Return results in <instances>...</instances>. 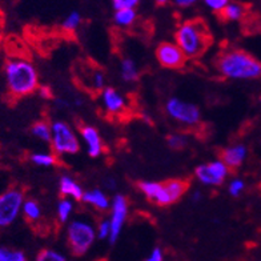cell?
<instances>
[{
    "label": "cell",
    "instance_id": "6",
    "mask_svg": "<svg viewBox=\"0 0 261 261\" xmlns=\"http://www.w3.org/2000/svg\"><path fill=\"white\" fill-rule=\"evenodd\" d=\"M51 145L58 155H75L80 151V141L75 130L63 120L51 124Z\"/></svg>",
    "mask_w": 261,
    "mask_h": 261
},
{
    "label": "cell",
    "instance_id": "1",
    "mask_svg": "<svg viewBox=\"0 0 261 261\" xmlns=\"http://www.w3.org/2000/svg\"><path fill=\"white\" fill-rule=\"evenodd\" d=\"M4 77L8 92L15 97L30 95L39 87L38 71L27 59H8L4 64Z\"/></svg>",
    "mask_w": 261,
    "mask_h": 261
},
{
    "label": "cell",
    "instance_id": "36",
    "mask_svg": "<svg viewBox=\"0 0 261 261\" xmlns=\"http://www.w3.org/2000/svg\"><path fill=\"white\" fill-rule=\"evenodd\" d=\"M260 103H261V96H260Z\"/></svg>",
    "mask_w": 261,
    "mask_h": 261
},
{
    "label": "cell",
    "instance_id": "9",
    "mask_svg": "<svg viewBox=\"0 0 261 261\" xmlns=\"http://www.w3.org/2000/svg\"><path fill=\"white\" fill-rule=\"evenodd\" d=\"M229 168L224 164L221 160H213V162L201 164L196 167L195 176L204 186H221L228 176Z\"/></svg>",
    "mask_w": 261,
    "mask_h": 261
},
{
    "label": "cell",
    "instance_id": "18",
    "mask_svg": "<svg viewBox=\"0 0 261 261\" xmlns=\"http://www.w3.org/2000/svg\"><path fill=\"white\" fill-rule=\"evenodd\" d=\"M136 10H119L115 11L114 21L119 27H130L136 21Z\"/></svg>",
    "mask_w": 261,
    "mask_h": 261
},
{
    "label": "cell",
    "instance_id": "24",
    "mask_svg": "<svg viewBox=\"0 0 261 261\" xmlns=\"http://www.w3.org/2000/svg\"><path fill=\"white\" fill-rule=\"evenodd\" d=\"M73 211V203L72 200L69 199H62L58 204V219L60 223H67L69 219V216L72 215Z\"/></svg>",
    "mask_w": 261,
    "mask_h": 261
},
{
    "label": "cell",
    "instance_id": "28",
    "mask_svg": "<svg viewBox=\"0 0 261 261\" xmlns=\"http://www.w3.org/2000/svg\"><path fill=\"white\" fill-rule=\"evenodd\" d=\"M111 234V225L110 220L108 219H104L99 223L96 228V236L99 237L100 240H106V239H110Z\"/></svg>",
    "mask_w": 261,
    "mask_h": 261
},
{
    "label": "cell",
    "instance_id": "31",
    "mask_svg": "<svg viewBox=\"0 0 261 261\" xmlns=\"http://www.w3.org/2000/svg\"><path fill=\"white\" fill-rule=\"evenodd\" d=\"M204 3H205L206 7L211 8L215 12H221L228 4V2L227 0H205Z\"/></svg>",
    "mask_w": 261,
    "mask_h": 261
},
{
    "label": "cell",
    "instance_id": "23",
    "mask_svg": "<svg viewBox=\"0 0 261 261\" xmlns=\"http://www.w3.org/2000/svg\"><path fill=\"white\" fill-rule=\"evenodd\" d=\"M0 261H27V256L19 249L0 247Z\"/></svg>",
    "mask_w": 261,
    "mask_h": 261
},
{
    "label": "cell",
    "instance_id": "3",
    "mask_svg": "<svg viewBox=\"0 0 261 261\" xmlns=\"http://www.w3.org/2000/svg\"><path fill=\"white\" fill-rule=\"evenodd\" d=\"M211 38L206 27L199 20H189L179 25L175 32V44L186 58H197L210 44Z\"/></svg>",
    "mask_w": 261,
    "mask_h": 261
},
{
    "label": "cell",
    "instance_id": "5",
    "mask_svg": "<svg viewBox=\"0 0 261 261\" xmlns=\"http://www.w3.org/2000/svg\"><path fill=\"white\" fill-rule=\"evenodd\" d=\"M96 237V228L82 219L72 220L67 227V241L75 256H83L90 251Z\"/></svg>",
    "mask_w": 261,
    "mask_h": 261
},
{
    "label": "cell",
    "instance_id": "30",
    "mask_svg": "<svg viewBox=\"0 0 261 261\" xmlns=\"http://www.w3.org/2000/svg\"><path fill=\"white\" fill-rule=\"evenodd\" d=\"M245 188V182L243 181L241 179H234L229 182V187H228V191L232 196L237 197V196L240 195Z\"/></svg>",
    "mask_w": 261,
    "mask_h": 261
},
{
    "label": "cell",
    "instance_id": "29",
    "mask_svg": "<svg viewBox=\"0 0 261 261\" xmlns=\"http://www.w3.org/2000/svg\"><path fill=\"white\" fill-rule=\"evenodd\" d=\"M138 0H114L112 6H114L115 11L119 10H135L138 7Z\"/></svg>",
    "mask_w": 261,
    "mask_h": 261
},
{
    "label": "cell",
    "instance_id": "20",
    "mask_svg": "<svg viewBox=\"0 0 261 261\" xmlns=\"http://www.w3.org/2000/svg\"><path fill=\"white\" fill-rule=\"evenodd\" d=\"M220 14L223 16V19H225V20H240L243 15H244V8H243V6L237 3H228Z\"/></svg>",
    "mask_w": 261,
    "mask_h": 261
},
{
    "label": "cell",
    "instance_id": "34",
    "mask_svg": "<svg viewBox=\"0 0 261 261\" xmlns=\"http://www.w3.org/2000/svg\"><path fill=\"white\" fill-rule=\"evenodd\" d=\"M175 4L177 6V7L187 8V7H191V6H193V4H195V2H193V0H176Z\"/></svg>",
    "mask_w": 261,
    "mask_h": 261
},
{
    "label": "cell",
    "instance_id": "22",
    "mask_svg": "<svg viewBox=\"0 0 261 261\" xmlns=\"http://www.w3.org/2000/svg\"><path fill=\"white\" fill-rule=\"evenodd\" d=\"M30 159L35 165H39V167H52L56 164L55 155H52L49 152H34Z\"/></svg>",
    "mask_w": 261,
    "mask_h": 261
},
{
    "label": "cell",
    "instance_id": "12",
    "mask_svg": "<svg viewBox=\"0 0 261 261\" xmlns=\"http://www.w3.org/2000/svg\"><path fill=\"white\" fill-rule=\"evenodd\" d=\"M80 136L91 158H99L103 153V140L96 128L92 125H83L80 128Z\"/></svg>",
    "mask_w": 261,
    "mask_h": 261
},
{
    "label": "cell",
    "instance_id": "33",
    "mask_svg": "<svg viewBox=\"0 0 261 261\" xmlns=\"http://www.w3.org/2000/svg\"><path fill=\"white\" fill-rule=\"evenodd\" d=\"M144 261H164V252L162 251V248L156 247Z\"/></svg>",
    "mask_w": 261,
    "mask_h": 261
},
{
    "label": "cell",
    "instance_id": "21",
    "mask_svg": "<svg viewBox=\"0 0 261 261\" xmlns=\"http://www.w3.org/2000/svg\"><path fill=\"white\" fill-rule=\"evenodd\" d=\"M31 134L43 141H51V124L47 121H36L32 125Z\"/></svg>",
    "mask_w": 261,
    "mask_h": 261
},
{
    "label": "cell",
    "instance_id": "15",
    "mask_svg": "<svg viewBox=\"0 0 261 261\" xmlns=\"http://www.w3.org/2000/svg\"><path fill=\"white\" fill-rule=\"evenodd\" d=\"M59 191L63 196H65V199H73V200H82L84 191H83L82 186L79 182L72 179L71 176H62L60 181H59Z\"/></svg>",
    "mask_w": 261,
    "mask_h": 261
},
{
    "label": "cell",
    "instance_id": "19",
    "mask_svg": "<svg viewBox=\"0 0 261 261\" xmlns=\"http://www.w3.org/2000/svg\"><path fill=\"white\" fill-rule=\"evenodd\" d=\"M121 77L124 82H135L139 77V71L136 63L132 59H123L121 60Z\"/></svg>",
    "mask_w": 261,
    "mask_h": 261
},
{
    "label": "cell",
    "instance_id": "27",
    "mask_svg": "<svg viewBox=\"0 0 261 261\" xmlns=\"http://www.w3.org/2000/svg\"><path fill=\"white\" fill-rule=\"evenodd\" d=\"M167 143H168V145L172 148V149H181V148L186 147L187 139L184 138L182 135L173 134V135H169L168 139H167Z\"/></svg>",
    "mask_w": 261,
    "mask_h": 261
},
{
    "label": "cell",
    "instance_id": "14",
    "mask_svg": "<svg viewBox=\"0 0 261 261\" xmlns=\"http://www.w3.org/2000/svg\"><path fill=\"white\" fill-rule=\"evenodd\" d=\"M247 158V148L244 145L237 144L225 148L221 153V162L227 165L228 168H237L243 164Z\"/></svg>",
    "mask_w": 261,
    "mask_h": 261
},
{
    "label": "cell",
    "instance_id": "7",
    "mask_svg": "<svg viewBox=\"0 0 261 261\" xmlns=\"http://www.w3.org/2000/svg\"><path fill=\"white\" fill-rule=\"evenodd\" d=\"M24 200V193L17 188H10L0 193V229L16 221Z\"/></svg>",
    "mask_w": 261,
    "mask_h": 261
},
{
    "label": "cell",
    "instance_id": "4",
    "mask_svg": "<svg viewBox=\"0 0 261 261\" xmlns=\"http://www.w3.org/2000/svg\"><path fill=\"white\" fill-rule=\"evenodd\" d=\"M188 181L179 179L168 180L164 182L141 181L139 184V188L148 200L162 206L176 203L188 191Z\"/></svg>",
    "mask_w": 261,
    "mask_h": 261
},
{
    "label": "cell",
    "instance_id": "32",
    "mask_svg": "<svg viewBox=\"0 0 261 261\" xmlns=\"http://www.w3.org/2000/svg\"><path fill=\"white\" fill-rule=\"evenodd\" d=\"M92 84L95 90H103L104 88V75L100 71H96L92 76Z\"/></svg>",
    "mask_w": 261,
    "mask_h": 261
},
{
    "label": "cell",
    "instance_id": "35",
    "mask_svg": "<svg viewBox=\"0 0 261 261\" xmlns=\"http://www.w3.org/2000/svg\"><path fill=\"white\" fill-rule=\"evenodd\" d=\"M200 199V192L193 193V200H199Z\"/></svg>",
    "mask_w": 261,
    "mask_h": 261
},
{
    "label": "cell",
    "instance_id": "25",
    "mask_svg": "<svg viewBox=\"0 0 261 261\" xmlns=\"http://www.w3.org/2000/svg\"><path fill=\"white\" fill-rule=\"evenodd\" d=\"M36 261H67V257L62 252L55 251V249H43L36 256Z\"/></svg>",
    "mask_w": 261,
    "mask_h": 261
},
{
    "label": "cell",
    "instance_id": "16",
    "mask_svg": "<svg viewBox=\"0 0 261 261\" xmlns=\"http://www.w3.org/2000/svg\"><path fill=\"white\" fill-rule=\"evenodd\" d=\"M82 201H84L86 204H90V205H92L93 208H96L99 211L110 210L111 206L108 196L101 189H91V191L84 192Z\"/></svg>",
    "mask_w": 261,
    "mask_h": 261
},
{
    "label": "cell",
    "instance_id": "2",
    "mask_svg": "<svg viewBox=\"0 0 261 261\" xmlns=\"http://www.w3.org/2000/svg\"><path fill=\"white\" fill-rule=\"evenodd\" d=\"M217 71L228 79H257L261 76V62L240 49L221 54L216 63Z\"/></svg>",
    "mask_w": 261,
    "mask_h": 261
},
{
    "label": "cell",
    "instance_id": "8",
    "mask_svg": "<svg viewBox=\"0 0 261 261\" xmlns=\"http://www.w3.org/2000/svg\"><path fill=\"white\" fill-rule=\"evenodd\" d=\"M165 112L173 120L184 124L187 127H195L196 124H199L200 117H201L199 107L179 97L168 99V101L165 103Z\"/></svg>",
    "mask_w": 261,
    "mask_h": 261
},
{
    "label": "cell",
    "instance_id": "13",
    "mask_svg": "<svg viewBox=\"0 0 261 261\" xmlns=\"http://www.w3.org/2000/svg\"><path fill=\"white\" fill-rule=\"evenodd\" d=\"M101 103H103L107 112L112 115L121 114L124 108H125L124 96L112 87H108V88L103 90V92H101Z\"/></svg>",
    "mask_w": 261,
    "mask_h": 261
},
{
    "label": "cell",
    "instance_id": "10",
    "mask_svg": "<svg viewBox=\"0 0 261 261\" xmlns=\"http://www.w3.org/2000/svg\"><path fill=\"white\" fill-rule=\"evenodd\" d=\"M128 216V201L123 195H116L114 200L111 201V217L110 220L111 225V234H110V243L115 244L121 234L124 224L127 221Z\"/></svg>",
    "mask_w": 261,
    "mask_h": 261
},
{
    "label": "cell",
    "instance_id": "17",
    "mask_svg": "<svg viewBox=\"0 0 261 261\" xmlns=\"http://www.w3.org/2000/svg\"><path fill=\"white\" fill-rule=\"evenodd\" d=\"M21 213L24 215V217L28 221H38L41 217L40 204L36 200H24L23 206H21Z\"/></svg>",
    "mask_w": 261,
    "mask_h": 261
},
{
    "label": "cell",
    "instance_id": "26",
    "mask_svg": "<svg viewBox=\"0 0 261 261\" xmlns=\"http://www.w3.org/2000/svg\"><path fill=\"white\" fill-rule=\"evenodd\" d=\"M80 21H82V15L77 12V11H72L68 16L65 17L62 23V27L67 31H75L76 28L80 25Z\"/></svg>",
    "mask_w": 261,
    "mask_h": 261
},
{
    "label": "cell",
    "instance_id": "11",
    "mask_svg": "<svg viewBox=\"0 0 261 261\" xmlns=\"http://www.w3.org/2000/svg\"><path fill=\"white\" fill-rule=\"evenodd\" d=\"M156 59H158L159 64L168 69L181 68L187 60L181 49L172 41H164V43L159 44V47L156 48Z\"/></svg>",
    "mask_w": 261,
    "mask_h": 261
}]
</instances>
